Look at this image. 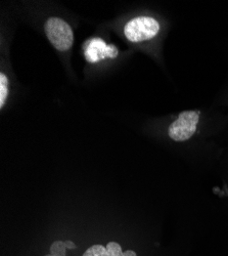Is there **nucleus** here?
<instances>
[{"instance_id": "obj_8", "label": "nucleus", "mask_w": 228, "mask_h": 256, "mask_svg": "<svg viewBox=\"0 0 228 256\" xmlns=\"http://www.w3.org/2000/svg\"><path fill=\"white\" fill-rule=\"evenodd\" d=\"M65 245H66L67 249H70V250H74V249H76V248H77V247H76V245H75V243H74L73 241H71V240H67V241H65Z\"/></svg>"}, {"instance_id": "obj_6", "label": "nucleus", "mask_w": 228, "mask_h": 256, "mask_svg": "<svg viewBox=\"0 0 228 256\" xmlns=\"http://www.w3.org/2000/svg\"><path fill=\"white\" fill-rule=\"evenodd\" d=\"M8 94V80L7 77L1 73L0 74V108H3L6 96Z\"/></svg>"}, {"instance_id": "obj_3", "label": "nucleus", "mask_w": 228, "mask_h": 256, "mask_svg": "<svg viewBox=\"0 0 228 256\" xmlns=\"http://www.w3.org/2000/svg\"><path fill=\"white\" fill-rule=\"evenodd\" d=\"M199 112L185 111L179 114L178 118L169 126V136L175 142H185L196 132L199 123Z\"/></svg>"}, {"instance_id": "obj_4", "label": "nucleus", "mask_w": 228, "mask_h": 256, "mask_svg": "<svg viewBox=\"0 0 228 256\" xmlns=\"http://www.w3.org/2000/svg\"><path fill=\"white\" fill-rule=\"evenodd\" d=\"M84 54L87 62H97L108 58H116L118 56V50L114 46L107 44L100 38H93L86 44Z\"/></svg>"}, {"instance_id": "obj_9", "label": "nucleus", "mask_w": 228, "mask_h": 256, "mask_svg": "<svg viewBox=\"0 0 228 256\" xmlns=\"http://www.w3.org/2000/svg\"><path fill=\"white\" fill-rule=\"evenodd\" d=\"M124 255H125V256H137L136 252L131 250V249H128L126 251H124Z\"/></svg>"}, {"instance_id": "obj_1", "label": "nucleus", "mask_w": 228, "mask_h": 256, "mask_svg": "<svg viewBox=\"0 0 228 256\" xmlns=\"http://www.w3.org/2000/svg\"><path fill=\"white\" fill-rule=\"evenodd\" d=\"M45 34L53 48L59 52L69 50L74 42L73 30L59 18H49L44 25Z\"/></svg>"}, {"instance_id": "obj_2", "label": "nucleus", "mask_w": 228, "mask_h": 256, "mask_svg": "<svg viewBox=\"0 0 228 256\" xmlns=\"http://www.w3.org/2000/svg\"><path fill=\"white\" fill-rule=\"evenodd\" d=\"M160 32L158 20L151 16L132 18L124 27V34L131 42H141L154 38Z\"/></svg>"}, {"instance_id": "obj_5", "label": "nucleus", "mask_w": 228, "mask_h": 256, "mask_svg": "<svg viewBox=\"0 0 228 256\" xmlns=\"http://www.w3.org/2000/svg\"><path fill=\"white\" fill-rule=\"evenodd\" d=\"M82 256H125L122 247L119 243L111 241L107 246H102L100 244H95L86 249Z\"/></svg>"}, {"instance_id": "obj_7", "label": "nucleus", "mask_w": 228, "mask_h": 256, "mask_svg": "<svg viewBox=\"0 0 228 256\" xmlns=\"http://www.w3.org/2000/svg\"><path fill=\"white\" fill-rule=\"evenodd\" d=\"M50 254L54 256H66L67 247L65 245V241H54L50 246Z\"/></svg>"}, {"instance_id": "obj_10", "label": "nucleus", "mask_w": 228, "mask_h": 256, "mask_svg": "<svg viewBox=\"0 0 228 256\" xmlns=\"http://www.w3.org/2000/svg\"><path fill=\"white\" fill-rule=\"evenodd\" d=\"M45 256H54V255H52V254L49 253V254H47V255H45Z\"/></svg>"}]
</instances>
